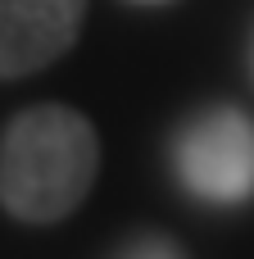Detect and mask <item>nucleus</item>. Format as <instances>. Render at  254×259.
Instances as JSON below:
<instances>
[{
    "label": "nucleus",
    "instance_id": "20e7f679",
    "mask_svg": "<svg viewBox=\"0 0 254 259\" xmlns=\"http://www.w3.org/2000/svg\"><path fill=\"white\" fill-rule=\"evenodd\" d=\"M114 259H186V255H182V246H177L173 237L145 232V237H132V241H127Z\"/></svg>",
    "mask_w": 254,
    "mask_h": 259
},
{
    "label": "nucleus",
    "instance_id": "7ed1b4c3",
    "mask_svg": "<svg viewBox=\"0 0 254 259\" xmlns=\"http://www.w3.org/2000/svg\"><path fill=\"white\" fill-rule=\"evenodd\" d=\"M86 0H0V82L55 64L82 32Z\"/></svg>",
    "mask_w": 254,
    "mask_h": 259
},
{
    "label": "nucleus",
    "instance_id": "39448f33",
    "mask_svg": "<svg viewBox=\"0 0 254 259\" xmlns=\"http://www.w3.org/2000/svg\"><path fill=\"white\" fill-rule=\"evenodd\" d=\"M145 5H155V0H145Z\"/></svg>",
    "mask_w": 254,
    "mask_h": 259
},
{
    "label": "nucleus",
    "instance_id": "f03ea898",
    "mask_svg": "<svg viewBox=\"0 0 254 259\" xmlns=\"http://www.w3.org/2000/svg\"><path fill=\"white\" fill-rule=\"evenodd\" d=\"M177 178L209 205L254 200V118L236 105L200 109L173 141Z\"/></svg>",
    "mask_w": 254,
    "mask_h": 259
},
{
    "label": "nucleus",
    "instance_id": "f257e3e1",
    "mask_svg": "<svg viewBox=\"0 0 254 259\" xmlns=\"http://www.w3.org/2000/svg\"><path fill=\"white\" fill-rule=\"evenodd\" d=\"M100 168V137L68 105H32L0 132V205L23 223L68 219Z\"/></svg>",
    "mask_w": 254,
    "mask_h": 259
}]
</instances>
